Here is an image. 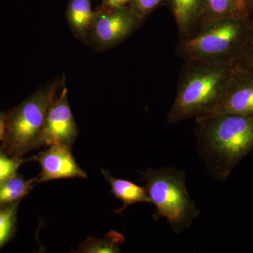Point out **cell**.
Listing matches in <instances>:
<instances>
[{
	"label": "cell",
	"instance_id": "obj_1",
	"mask_svg": "<svg viewBox=\"0 0 253 253\" xmlns=\"http://www.w3.org/2000/svg\"><path fill=\"white\" fill-rule=\"evenodd\" d=\"M196 150L211 177L226 181L253 151V113L218 114L195 119Z\"/></svg>",
	"mask_w": 253,
	"mask_h": 253
},
{
	"label": "cell",
	"instance_id": "obj_2",
	"mask_svg": "<svg viewBox=\"0 0 253 253\" xmlns=\"http://www.w3.org/2000/svg\"><path fill=\"white\" fill-rule=\"evenodd\" d=\"M235 66L234 63L184 61L168 113V124L208 116L222 99Z\"/></svg>",
	"mask_w": 253,
	"mask_h": 253
},
{
	"label": "cell",
	"instance_id": "obj_3",
	"mask_svg": "<svg viewBox=\"0 0 253 253\" xmlns=\"http://www.w3.org/2000/svg\"><path fill=\"white\" fill-rule=\"evenodd\" d=\"M139 173L151 204L155 206L154 220L165 218L176 234L189 229L199 217L201 210L190 197L185 171L168 167L149 168Z\"/></svg>",
	"mask_w": 253,
	"mask_h": 253
},
{
	"label": "cell",
	"instance_id": "obj_4",
	"mask_svg": "<svg viewBox=\"0 0 253 253\" xmlns=\"http://www.w3.org/2000/svg\"><path fill=\"white\" fill-rule=\"evenodd\" d=\"M249 29V21L234 15L214 20L179 39L175 51L184 61L235 63Z\"/></svg>",
	"mask_w": 253,
	"mask_h": 253
},
{
	"label": "cell",
	"instance_id": "obj_5",
	"mask_svg": "<svg viewBox=\"0 0 253 253\" xmlns=\"http://www.w3.org/2000/svg\"><path fill=\"white\" fill-rule=\"evenodd\" d=\"M61 85L57 81L46 84L6 113V130L1 146L4 153L21 158L39 148L46 114Z\"/></svg>",
	"mask_w": 253,
	"mask_h": 253
},
{
	"label": "cell",
	"instance_id": "obj_6",
	"mask_svg": "<svg viewBox=\"0 0 253 253\" xmlns=\"http://www.w3.org/2000/svg\"><path fill=\"white\" fill-rule=\"evenodd\" d=\"M143 21L131 5L113 11L96 10L89 37L96 47L108 49L129 38Z\"/></svg>",
	"mask_w": 253,
	"mask_h": 253
},
{
	"label": "cell",
	"instance_id": "obj_7",
	"mask_svg": "<svg viewBox=\"0 0 253 253\" xmlns=\"http://www.w3.org/2000/svg\"><path fill=\"white\" fill-rule=\"evenodd\" d=\"M75 122L68 99V89L63 84L48 111L39 140V148L53 144L72 146L77 138Z\"/></svg>",
	"mask_w": 253,
	"mask_h": 253
},
{
	"label": "cell",
	"instance_id": "obj_8",
	"mask_svg": "<svg viewBox=\"0 0 253 253\" xmlns=\"http://www.w3.org/2000/svg\"><path fill=\"white\" fill-rule=\"evenodd\" d=\"M227 113H253V75L236 65L222 99L206 116Z\"/></svg>",
	"mask_w": 253,
	"mask_h": 253
},
{
	"label": "cell",
	"instance_id": "obj_9",
	"mask_svg": "<svg viewBox=\"0 0 253 253\" xmlns=\"http://www.w3.org/2000/svg\"><path fill=\"white\" fill-rule=\"evenodd\" d=\"M41 166L42 172L38 183L68 178H86L73 157L71 146L62 144L49 146L45 151L33 158Z\"/></svg>",
	"mask_w": 253,
	"mask_h": 253
},
{
	"label": "cell",
	"instance_id": "obj_10",
	"mask_svg": "<svg viewBox=\"0 0 253 253\" xmlns=\"http://www.w3.org/2000/svg\"><path fill=\"white\" fill-rule=\"evenodd\" d=\"M174 16L179 39L195 33L203 23L204 0H168Z\"/></svg>",
	"mask_w": 253,
	"mask_h": 253
},
{
	"label": "cell",
	"instance_id": "obj_11",
	"mask_svg": "<svg viewBox=\"0 0 253 253\" xmlns=\"http://www.w3.org/2000/svg\"><path fill=\"white\" fill-rule=\"evenodd\" d=\"M105 179L111 186V193L116 199L123 203V206L114 211L116 214H121L129 206L139 203L151 204V200L144 186H141L129 180L119 179L113 176L111 172L101 169Z\"/></svg>",
	"mask_w": 253,
	"mask_h": 253
},
{
	"label": "cell",
	"instance_id": "obj_12",
	"mask_svg": "<svg viewBox=\"0 0 253 253\" xmlns=\"http://www.w3.org/2000/svg\"><path fill=\"white\" fill-rule=\"evenodd\" d=\"M91 9V0H71L66 9V18L71 31L78 39L87 41L96 18Z\"/></svg>",
	"mask_w": 253,
	"mask_h": 253
},
{
	"label": "cell",
	"instance_id": "obj_13",
	"mask_svg": "<svg viewBox=\"0 0 253 253\" xmlns=\"http://www.w3.org/2000/svg\"><path fill=\"white\" fill-rule=\"evenodd\" d=\"M38 178L26 180L16 174L0 185V208L21 201L27 196L38 183Z\"/></svg>",
	"mask_w": 253,
	"mask_h": 253
},
{
	"label": "cell",
	"instance_id": "obj_14",
	"mask_svg": "<svg viewBox=\"0 0 253 253\" xmlns=\"http://www.w3.org/2000/svg\"><path fill=\"white\" fill-rule=\"evenodd\" d=\"M125 236L116 231H110L102 239L88 238L79 246L77 253H121V246L125 243Z\"/></svg>",
	"mask_w": 253,
	"mask_h": 253
},
{
	"label": "cell",
	"instance_id": "obj_15",
	"mask_svg": "<svg viewBox=\"0 0 253 253\" xmlns=\"http://www.w3.org/2000/svg\"><path fill=\"white\" fill-rule=\"evenodd\" d=\"M20 202L21 201L0 208V249L14 234Z\"/></svg>",
	"mask_w": 253,
	"mask_h": 253
},
{
	"label": "cell",
	"instance_id": "obj_16",
	"mask_svg": "<svg viewBox=\"0 0 253 253\" xmlns=\"http://www.w3.org/2000/svg\"><path fill=\"white\" fill-rule=\"evenodd\" d=\"M232 15H234V0H204L202 25Z\"/></svg>",
	"mask_w": 253,
	"mask_h": 253
},
{
	"label": "cell",
	"instance_id": "obj_17",
	"mask_svg": "<svg viewBox=\"0 0 253 253\" xmlns=\"http://www.w3.org/2000/svg\"><path fill=\"white\" fill-rule=\"evenodd\" d=\"M29 160L13 157L0 149V185L16 176L19 168Z\"/></svg>",
	"mask_w": 253,
	"mask_h": 253
},
{
	"label": "cell",
	"instance_id": "obj_18",
	"mask_svg": "<svg viewBox=\"0 0 253 253\" xmlns=\"http://www.w3.org/2000/svg\"><path fill=\"white\" fill-rule=\"evenodd\" d=\"M249 24V33L236 58L235 64L253 75V24Z\"/></svg>",
	"mask_w": 253,
	"mask_h": 253
},
{
	"label": "cell",
	"instance_id": "obj_19",
	"mask_svg": "<svg viewBox=\"0 0 253 253\" xmlns=\"http://www.w3.org/2000/svg\"><path fill=\"white\" fill-rule=\"evenodd\" d=\"M163 0H134L131 6L143 20L158 7Z\"/></svg>",
	"mask_w": 253,
	"mask_h": 253
},
{
	"label": "cell",
	"instance_id": "obj_20",
	"mask_svg": "<svg viewBox=\"0 0 253 253\" xmlns=\"http://www.w3.org/2000/svg\"><path fill=\"white\" fill-rule=\"evenodd\" d=\"M252 2L253 0H234V16L249 21Z\"/></svg>",
	"mask_w": 253,
	"mask_h": 253
},
{
	"label": "cell",
	"instance_id": "obj_21",
	"mask_svg": "<svg viewBox=\"0 0 253 253\" xmlns=\"http://www.w3.org/2000/svg\"><path fill=\"white\" fill-rule=\"evenodd\" d=\"M134 0H103L99 11H113L118 9L126 7L131 4Z\"/></svg>",
	"mask_w": 253,
	"mask_h": 253
},
{
	"label": "cell",
	"instance_id": "obj_22",
	"mask_svg": "<svg viewBox=\"0 0 253 253\" xmlns=\"http://www.w3.org/2000/svg\"><path fill=\"white\" fill-rule=\"evenodd\" d=\"M6 113L0 112V144L4 140L6 130ZM1 149V146H0Z\"/></svg>",
	"mask_w": 253,
	"mask_h": 253
},
{
	"label": "cell",
	"instance_id": "obj_23",
	"mask_svg": "<svg viewBox=\"0 0 253 253\" xmlns=\"http://www.w3.org/2000/svg\"><path fill=\"white\" fill-rule=\"evenodd\" d=\"M249 21V23H253V0L252 5H251V10H250Z\"/></svg>",
	"mask_w": 253,
	"mask_h": 253
}]
</instances>
